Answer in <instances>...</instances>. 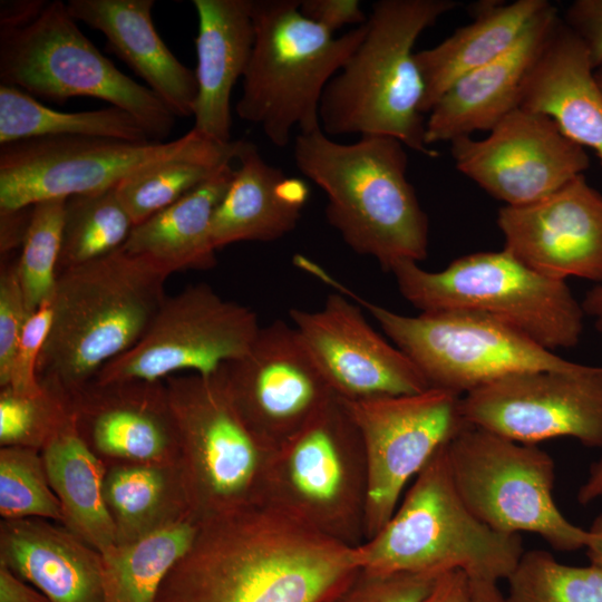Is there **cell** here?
I'll use <instances>...</instances> for the list:
<instances>
[{
    "mask_svg": "<svg viewBox=\"0 0 602 602\" xmlns=\"http://www.w3.org/2000/svg\"><path fill=\"white\" fill-rule=\"evenodd\" d=\"M353 548L268 506L197 521L155 602H322L359 569Z\"/></svg>",
    "mask_w": 602,
    "mask_h": 602,
    "instance_id": "cell-1",
    "label": "cell"
},
{
    "mask_svg": "<svg viewBox=\"0 0 602 602\" xmlns=\"http://www.w3.org/2000/svg\"><path fill=\"white\" fill-rule=\"evenodd\" d=\"M406 148L380 135L343 144L321 128L294 139L295 166L326 194L328 223L352 251L386 271L428 254V216L407 178Z\"/></svg>",
    "mask_w": 602,
    "mask_h": 602,
    "instance_id": "cell-2",
    "label": "cell"
},
{
    "mask_svg": "<svg viewBox=\"0 0 602 602\" xmlns=\"http://www.w3.org/2000/svg\"><path fill=\"white\" fill-rule=\"evenodd\" d=\"M168 274L120 249L59 274L52 320L37 375L69 400L146 333L166 294Z\"/></svg>",
    "mask_w": 602,
    "mask_h": 602,
    "instance_id": "cell-3",
    "label": "cell"
},
{
    "mask_svg": "<svg viewBox=\"0 0 602 602\" xmlns=\"http://www.w3.org/2000/svg\"><path fill=\"white\" fill-rule=\"evenodd\" d=\"M458 6L455 0L375 2L361 43L323 91V133L390 136L436 157L425 140L424 82L412 49L423 31Z\"/></svg>",
    "mask_w": 602,
    "mask_h": 602,
    "instance_id": "cell-4",
    "label": "cell"
},
{
    "mask_svg": "<svg viewBox=\"0 0 602 602\" xmlns=\"http://www.w3.org/2000/svg\"><path fill=\"white\" fill-rule=\"evenodd\" d=\"M524 553L522 536L497 532L466 507L441 446L412 479L387 524L355 546L360 569L507 580Z\"/></svg>",
    "mask_w": 602,
    "mask_h": 602,
    "instance_id": "cell-5",
    "label": "cell"
},
{
    "mask_svg": "<svg viewBox=\"0 0 602 602\" xmlns=\"http://www.w3.org/2000/svg\"><path fill=\"white\" fill-rule=\"evenodd\" d=\"M252 19L254 43L236 113L283 148L293 129L321 128L323 91L361 43L366 23L334 37L301 13L299 0H252Z\"/></svg>",
    "mask_w": 602,
    "mask_h": 602,
    "instance_id": "cell-6",
    "label": "cell"
},
{
    "mask_svg": "<svg viewBox=\"0 0 602 602\" xmlns=\"http://www.w3.org/2000/svg\"><path fill=\"white\" fill-rule=\"evenodd\" d=\"M399 292L421 312L470 311L501 320L553 351L576 346L584 311L563 280L532 270L506 250L454 260L438 272L400 261Z\"/></svg>",
    "mask_w": 602,
    "mask_h": 602,
    "instance_id": "cell-7",
    "label": "cell"
},
{
    "mask_svg": "<svg viewBox=\"0 0 602 602\" xmlns=\"http://www.w3.org/2000/svg\"><path fill=\"white\" fill-rule=\"evenodd\" d=\"M367 493L363 440L338 396L270 454L264 505L344 545L366 540Z\"/></svg>",
    "mask_w": 602,
    "mask_h": 602,
    "instance_id": "cell-8",
    "label": "cell"
},
{
    "mask_svg": "<svg viewBox=\"0 0 602 602\" xmlns=\"http://www.w3.org/2000/svg\"><path fill=\"white\" fill-rule=\"evenodd\" d=\"M0 80L60 104L79 96L108 101L132 114L152 140L163 142L175 125L168 106L106 58L60 0L28 26L0 29Z\"/></svg>",
    "mask_w": 602,
    "mask_h": 602,
    "instance_id": "cell-9",
    "label": "cell"
},
{
    "mask_svg": "<svg viewBox=\"0 0 602 602\" xmlns=\"http://www.w3.org/2000/svg\"><path fill=\"white\" fill-rule=\"evenodd\" d=\"M313 275L363 307L391 342L414 361L430 387L463 396L505 376L570 370L577 365L489 315L470 311L404 315L360 298L321 266Z\"/></svg>",
    "mask_w": 602,
    "mask_h": 602,
    "instance_id": "cell-10",
    "label": "cell"
},
{
    "mask_svg": "<svg viewBox=\"0 0 602 602\" xmlns=\"http://www.w3.org/2000/svg\"><path fill=\"white\" fill-rule=\"evenodd\" d=\"M446 455L462 501L491 528L534 533L561 552L585 547L588 531L554 501L555 464L542 448L466 424L446 444Z\"/></svg>",
    "mask_w": 602,
    "mask_h": 602,
    "instance_id": "cell-11",
    "label": "cell"
},
{
    "mask_svg": "<svg viewBox=\"0 0 602 602\" xmlns=\"http://www.w3.org/2000/svg\"><path fill=\"white\" fill-rule=\"evenodd\" d=\"M178 443L191 460L196 521L264 505L271 454L239 412L221 371L168 377Z\"/></svg>",
    "mask_w": 602,
    "mask_h": 602,
    "instance_id": "cell-12",
    "label": "cell"
},
{
    "mask_svg": "<svg viewBox=\"0 0 602 602\" xmlns=\"http://www.w3.org/2000/svg\"><path fill=\"white\" fill-rule=\"evenodd\" d=\"M206 139L192 128L169 142L60 136L1 145L0 212L115 188L133 173L192 151Z\"/></svg>",
    "mask_w": 602,
    "mask_h": 602,
    "instance_id": "cell-13",
    "label": "cell"
},
{
    "mask_svg": "<svg viewBox=\"0 0 602 602\" xmlns=\"http://www.w3.org/2000/svg\"><path fill=\"white\" fill-rule=\"evenodd\" d=\"M260 328L251 308L222 298L208 284L190 285L166 297L143 338L94 380L161 381L179 371L211 376L244 356Z\"/></svg>",
    "mask_w": 602,
    "mask_h": 602,
    "instance_id": "cell-14",
    "label": "cell"
},
{
    "mask_svg": "<svg viewBox=\"0 0 602 602\" xmlns=\"http://www.w3.org/2000/svg\"><path fill=\"white\" fill-rule=\"evenodd\" d=\"M340 399L365 445L368 540L390 520L407 484L466 425L460 412L462 396L430 387L409 395Z\"/></svg>",
    "mask_w": 602,
    "mask_h": 602,
    "instance_id": "cell-15",
    "label": "cell"
},
{
    "mask_svg": "<svg viewBox=\"0 0 602 602\" xmlns=\"http://www.w3.org/2000/svg\"><path fill=\"white\" fill-rule=\"evenodd\" d=\"M460 412L467 425L522 444L572 437L602 448V367L505 376L463 395Z\"/></svg>",
    "mask_w": 602,
    "mask_h": 602,
    "instance_id": "cell-16",
    "label": "cell"
},
{
    "mask_svg": "<svg viewBox=\"0 0 602 602\" xmlns=\"http://www.w3.org/2000/svg\"><path fill=\"white\" fill-rule=\"evenodd\" d=\"M220 371L239 412L271 450L337 396L295 328L283 320L261 327L249 351Z\"/></svg>",
    "mask_w": 602,
    "mask_h": 602,
    "instance_id": "cell-17",
    "label": "cell"
},
{
    "mask_svg": "<svg viewBox=\"0 0 602 602\" xmlns=\"http://www.w3.org/2000/svg\"><path fill=\"white\" fill-rule=\"evenodd\" d=\"M450 145L456 168L507 206L536 202L590 166L584 148L550 117L521 107L486 138L466 136Z\"/></svg>",
    "mask_w": 602,
    "mask_h": 602,
    "instance_id": "cell-18",
    "label": "cell"
},
{
    "mask_svg": "<svg viewBox=\"0 0 602 602\" xmlns=\"http://www.w3.org/2000/svg\"><path fill=\"white\" fill-rule=\"evenodd\" d=\"M289 315L339 398L362 400L430 388L414 361L378 333L343 293H330L319 310L291 309Z\"/></svg>",
    "mask_w": 602,
    "mask_h": 602,
    "instance_id": "cell-19",
    "label": "cell"
},
{
    "mask_svg": "<svg viewBox=\"0 0 602 602\" xmlns=\"http://www.w3.org/2000/svg\"><path fill=\"white\" fill-rule=\"evenodd\" d=\"M497 225L504 250L537 273L602 283V195L583 174L536 202L501 207Z\"/></svg>",
    "mask_w": 602,
    "mask_h": 602,
    "instance_id": "cell-20",
    "label": "cell"
},
{
    "mask_svg": "<svg viewBox=\"0 0 602 602\" xmlns=\"http://www.w3.org/2000/svg\"><path fill=\"white\" fill-rule=\"evenodd\" d=\"M559 19L551 3L507 52L456 80L428 113L427 146L489 132L520 108L525 79Z\"/></svg>",
    "mask_w": 602,
    "mask_h": 602,
    "instance_id": "cell-21",
    "label": "cell"
},
{
    "mask_svg": "<svg viewBox=\"0 0 602 602\" xmlns=\"http://www.w3.org/2000/svg\"><path fill=\"white\" fill-rule=\"evenodd\" d=\"M161 382L93 380L69 399L72 420L86 423L91 443L106 455L156 458L178 436L168 390Z\"/></svg>",
    "mask_w": 602,
    "mask_h": 602,
    "instance_id": "cell-22",
    "label": "cell"
},
{
    "mask_svg": "<svg viewBox=\"0 0 602 602\" xmlns=\"http://www.w3.org/2000/svg\"><path fill=\"white\" fill-rule=\"evenodd\" d=\"M520 107L550 117L602 164V89L585 46L561 17L525 79Z\"/></svg>",
    "mask_w": 602,
    "mask_h": 602,
    "instance_id": "cell-23",
    "label": "cell"
},
{
    "mask_svg": "<svg viewBox=\"0 0 602 602\" xmlns=\"http://www.w3.org/2000/svg\"><path fill=\"white\" fill-rule=\"evenodd\" d=\"M193 6L198 19L193 129L227 144L232 89L247 68L254 43L252 0H193Z\"/></svg>",
    "mask_w": 602,
    "mask_h": 602,
    "instance_id": "cell-24",
    "label": "cell"
},
{
    "mask_svg": "<svg viewBox=\"0 0 602 602\" xmlns=\"http://www.w3.org/2000/svg\"><path fill=\"white\" fill-rule=\"evenodd\" d=\"M70 14L100 31L107 50L125 61L175 114L193 116L195 70L183 65L154 27V0H69Z\"/></svg>",
    "mask_w": 602,
    "mask_h": 602,
    "instance_id": "cell-25",
    "label": "cell"
},
{
    "mask_svg": "<svg viewBox=\"0 0 602 602\" xmlns=\"http://www.w3.org/2000/svg\"><path fill=\"white\" fill-rule=\"evenodd\" d=\"M232 182L211 224L215 250L242 241L270 242L293 231L307 203L308 184L287 177L251 142L242 140Z\"/></svg>",
    "mask_w": 602,
    "mask_h": 602,
    "instance_id": "cell-26",
    "label": "cell"
},
{
    "mask_svg": "<svg viewBox=\"0 0 602 602\" xmlns=\"http://www.w3.org/2000/svg\"><path fill=\"white\" fill-rule=\"evenodd\" d=\"M1 563L50 602H105L100 553L45 522L7 520Z\"/></svg>",
    "mask_w": 602,
    "mask_h": 602,
    "instance_id": "cell-27",
    "label": "cell"
},
{
    "mask_svg": "<svg viewBox=\"0 0 602 602\" xmlns=\"http://www.w3.org/2000/svg\"><path fill=\"white\" fill-rule=\"evenodd\" d=\"M547 0L480 1L470 6L473 21L435 47L415 52L424 82L421 113L428 114L460 77L507 52Z\"/></svg>",
    "mask_w": 602,
    "mask_h": 602,
    "instance_id": "cell-28",
    "label": "cell"
},
{
    "mask_svg": "<svg viewBox=\"0 0 602 602\" xmlns=\"http://www.w3.org/2000/svg\"><path fill=\"white\" fill-rule=\"evenodd\" d=\"M235 168L225 165L181 200L136 224L122 247L171 275L182 270H207L216 264L211 240L215 210Z\"/></svg>",
    "mask_w": 602,
    "mask_h": 602,
    "instance_id": "cell-29",
    "label": "cell"
},
{
    "mask_svg": "<svg viewBox=\"0 0 602 602\" xmlns=\"http://www.w3.org/2000/svg\"><path fill=\"white\" fill-rule=\"evenodd\" d=\"M43 464L64 521L99 553L118 543V528L104 493L103 467L75 428L72 416L46 443Z\"/></svg>",
    "mask_w": 602,
    "mask_h": 602,
    "instance_id": "cell-30",
    "label": "cell"
},
{
    "mask_svg": "<svg viewBox=\"0 0 602 602\" xmlns=\"http://www.w3.org/2000/svg\"><path fill=\"white\" fill-rule=\"evenodd\" d=\"M196 521H177L100 553L105 602H155L173 566L190 550Z\"/></svg>",
    "mask_w": 602,
    "mask_h": 602,
    "instance_id": "cell-31",
    "label": "cell"
},
{
    "mask_svg": "<svg viewBox=\"0 0 602 602\" xmlns=\"http://www.w3.org/2000/svg\"><path fill=\"white\" fill-rule=\"evenodd\" d=\"M60 136L137 143L152 140L142 124L119 107L62 113L46 107L17 87L0 85V146L29 138Z\"/></svg>",
    "mask_w": 602,
    "mask_h": 602,
    "instance_id": "cell-32",
    "label": "cell"
},
{
    "mask_svg": "<svg viewBox=\"0 0 602 602\" xmlns=\"http://www.w3.org/2000/svg\"><path fill=\"white\" fill-rule=\"evenodd\" d=\"M242 139H206L184 154L144 167L116 186L135 225L174 204L236 159Z\"/></svg>",
    "mask_w": 602,
    "mask_h": 602,
    "instance_id": "cell-33",
    "label": "cell"
},
{
    "mask_svg": "<svg viewBox=\"0 0 602 602\" xmlns=\"http://www.w3.org/2000/svg\"><path fill=\"white\" fill-rule=\"evenodd\" d=\"M135 223L116 187L66 198L59 274L119 251Z\"/></svg>",
    "mask_w": 602,
    "mask_h": 602,
    "instance_id": "cell-34",
    "label": "cell"
},
{
    "mask_svg": "<svg viewBox=\"0 0 602 602\" xmlns=\"http://www.w3.org/2000/svg\"><path fill=\"white\" fill-rule=\"evenodd\" d=\"M508 602H602V570L560 563L544 550L524 551L507 577Z\"/></svg>",
    "mask_w": 602,
    "mask_h": 602,
    "instance_id": "cell-35",
    "label": "cell"
},
{
    "mask_svg": "<svg viewBox=\"0 0 602 602\" xmlns=\"http://www.w3.org/2000/svg\"><path fill=\"white\" fill-rule=\"evenodd\" d=\"M66 198L46 200L31 206L29 225L16 262L29 313L50 302L59 278V258Z\"/></svg>",
    "mask_w": 602,
    "mask_h": 602,
    "instance_id": "cell-36",
    "label": "cell"
},
{
    "mask_svg": "<svg viewBox=\"0 0 602 602\" xmlns=\"http://www.w3.org/2000/svg\"><path fill=\"white\" fill-rule=\"evenodd\" d=\"M32 450L6 446L0 452V512L7 520L41 516L64 520L45 464Z\"/></svg>",
    "mask_w": 602,
    "mask_h": 602,
    "instance_id": "cell-37",
    "label": "cell"
},
{
    "mask_svg": "<svg viewBox=\"0 0 602 602\" xmlns=\"http://www.w3.org/2000/svg\"><path fill=\"white\" fill-rule=\"evenodd\" d=\"M68 402L43 388L36 397L2 388L0 396V441L6 446L46 443L70 419Z\"/></svg>",
    "mask_w": 602,
    "mask_h": 602,
    "instance_id": "cell-38",
    "label": "cell"
},
{
    "mask_svg": "<svg viewBox=\"0 0 602 602\" xmlns=\"http://www.w3.org/2000/svg\"><path fill=\"white\" fill-rule=\"evenodd\" d=\"M164 491V480L157 469L125 467L113 470L104 484L107 505L118 522L137 526L157 509Z\"/></svg>",
    "mask_w": 602,
    "mask_h": 602,
    "instance_id": "cell-39",
    "label": "cell"
},
{
    "mask_svg": "<svg viewBox=\"0 0 602 602\" xmlns=\"http://www.w3.org/2000/svg\"><path fill=\"white\" fill-rule=\"evenodd\" d=\"M441 575V574H440ZM439 575L358 569L322 602H427Z\"/></svg>",
    "mask_w": 602,
    "mask_h": 602,
    "instance_id": "cell-40",
    "label": "cell"
},
{
    "mask_svg": "<svg viewBox=\"0 0 602 602\" xmlns=\"http://www.w3.org/2000/svg\"><path fill=\"white\" fill-rule=\"evenodd\" d=\"M51 320V301L42 304L30 314L14 353L8 383L3 388L29 397H36L43 392L37 369Z\"/></svg>",
    "mask_w": 602,
    "mask_h": 602,
    "instance_id": "cell-41",
    "label": "cell"
},
{
    "mask_svg": "<svg viewBox=\"0 0 602 602\" xmlns=\"http://www.w3.org/2000/svg\"><path fill=\"white\" fill-rule=\"evenodd\" d=\"M29 317L16 263L2 265L0 273L1 388L8 383L14 353Z\"/></svg>",
    "mask_w": 602,
    "mask_h": 602,
    "instance_id": "cell-42",
    "label": "cell"
},
{
    "mask_svg": "<svg viewBox=\"0 0 602 602\" xmlns=\"http://www.w3.org/2000/svg\"><path fill=\"white\" fill-rule=\"evenodd\" d=\"M562 20L585 46L594 70L602 66V0H575Z\"/></svg>",
    "mask_w": 602,
    "mask_h": 602,
    "instance_id": "cell-43",
    "label": "cell"
},
{
    "mask_svg": "<svg viewBox=\"0 0 602 602\" xmlns=\"http://www.w3.org/2000/svg\"><path fill=\"white\" fill-rule=\"evenodd\" d=\"M300 11L332 33L344 26L357 28L368 19L358 0H300Z\"/></svg>",
    "mask_w": 602,
    "mask_h": 602,
    "instance_id": "cell-44",
    "label": "cell"
},
{
    "mask_svg": "<svg viewBox=\"0 0 602 602\" xmlns=\"http://www.w3.org/2000/svg\"><path fill=\"white\" fill-rule=\"evenodd\" d=\"M585 314L590 315L596 330L602 332V283L586 292L582 301ZM577 502L585 505L602 498V459L594 463L585 482L580 486Z\"/></svg>",
    "mask_w": 602,
    "mask_h": 602,
    "instance_id": "cell-45",
    "label": "cell"
},
{
    "mask_svg": "<svg viewBox=\"0 0 602 602\" xmlns=\"http://www.w3.org/2000/svg\"><path fill=\"white\" fill-rule=\"evenodd\" d=\"M47 1L42 0H4L0 2V27L18 29L33 22L43 11Z\"/></svg>",
    "mask_w": 602,
    "mask_h": 602,
    "instance_id": "cell-46",
    "label": "cell"
},
{
    "mask_svg": "<svg viewBox=\"0 0 602 602\" xmlns=\"http://www.w3.org/2000/svg\"><path fill=\"white\" fill-rule=\"evenodd\" d=\"M0 602H50L39 590L29 586L8 566L0 563Z\"/></svg>",
    "mask_w": 602,
    "mask_h": 602,
    "instance_id": "cell-47",
    "label": "cell"
},
{
    "mask_svg": "<svg viewBox=\"0 0 602 602\" xmlns=\"http://www.w3.org/2000/svg\"><path fill=\"white\" fill-rule=\"evenodd\" d=\"M469 577L463 571H449L437 579L427 602H466Z\"/></svg>",
    "mask_w": 602,
    "mask_h": 602,
    "instance_id": "cell-48",
    "label": "cell"
},
{
    "mask_svg": "<svg viewBox=\"0 0 602 602\" xmlns=\"http://www.w3.org/2000/svg\"><path fill=\"white\" fill-rule=\"evenodd\" d=\"M31 206L16 211L0 212L1 253L21 245L29 225Z\"/></svg>",
    "mask_w": 602,
    "mask_h": 602,
    "instance_id": "cell-49",
    "label": "cell"
},
{
    "mask_svg": "<svg viewBox=\"0 0 602 602\" xmlns=\"http://www.w3.org/2000/svg\"><path fill=\"white\" fill-rule=\"evenodd\" d=\"M498 582L469 579L468 596L466 602H508L501 591Z\"/></svg>",
    "mask_w": 602,
    "mask_h": 602,
    "instance_id": "cell-50",
    "label": "cell"
},
{
    "mask_svg": "<svg viewBox=\"0 0 602 602\" xmlns=\"http://www.w3.org/2000/svg\"><path fill=\"white\" fill-rule=\"evenodd\" d=\"M584 548L590 564L602 570V514L595 517L588 530V541Z\"/></svg>",
    "mask_w": 602,
    "mask_h": 602,
    "instance_id": "cell-51",
    "label": "cell"
},
{
    "mask_svg": "<svg viewBox=\"0 0 602 602\" xmlns=\"http://www.w3.org/2000/svg\"><path fill=\"white\" fill-rule=\"evenodd\" d=\"M594 77L600 88L602 89V66L594 70Z\"/></svg>",
    "mask_w": 602,
    "mask_h": 602,
    "instance_id": "cell-52",
    "label": "cell"
}]
</instances>
